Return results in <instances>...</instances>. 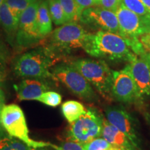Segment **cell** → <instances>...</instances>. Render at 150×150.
Returning <instances> with one entry per match:
<instances>
[{
  "mask_svg": "<svg viewBox=\"0 0 150 150\" xmlns=\"http://www.w3.org/2000/svg\"><path fill=\"white\" fill-rule=\"evenodd\" d=\"M82 48L91 56L112 61L131 63L138 58L122 36L102 30L94 34L88 33Z\"/></svg>",
  "mask_w": 150,
  "mask_h": 150,
  "instance_id": "1",
  "label": "cell"
},
{
  "mask_svg": "<svg viewBox=\"0 0 150 150\" xmlns=\"http://www.w3.org/2000/svg\"><path fill=\"white\" fill-rule=\"evenodd\" d=\"M54 55L50 49L38 48L17 57L13 69L15 74L21 77L56 79L50 71Z\"/></svg>",
  "mask_w": 150,
  "mask_h": 150,
  "instance_id": "2",
  "label": "cell"
},
{
  "mask_svg": "<svg viewBox=\"0 0 150 150\" xmlns=\"http://www.w3.org/2000/svg\"><path fill=\"white\" fill-rule=\"evenodd\" d=\"M70 64L83 75L106 100H112V70L106 62L102 60L79 59Z\"/></svg>",
  "mask_w": 150,
  "mask_h": 150,
  "instance_id": "3",
  "label": "cell"
},
{
  "mask_svg": "<svg viewBox=\"0 0 150 150\" xmlns=\"http://www.w3.org/2000/svg\"><path fill=\"white\" fill-rule=\"evenodd\" d=\"M1 123L10 136L22 140L29 147H50V142L35 141L30 138L23 110L17 104L4 105L1 114Z\"/></svg>",
  "mask_w": 150,
  "mask_h": 150,
  "instance_id": "4",
  "label": "cell"
},
{
  "mask_svg": "<svg viewBox=\"0 0 150 150\" xmlns=\"http://www.w3.org/2000/svg\"><path fill=\"white\" fill-rule=\"evenodd\" d=\"M104 117L95 108H89L76 121L71 123L67 138L83 145L102 136Z\"/></svg>",
  "mask_w": 150,
  "mask_h": 150,
  "instance_id": "5",
  "label": "cell"
},
{
  "mask_svg": "<svg viewBox=\"0 0 150 150\" xmlns=\"http://www.w3.org/2000/svg\"><path fill=\"white\" fill-rule=\"evenodd\" d=\"M56 79L59 80L74 95L88 102L97 100L96 93L87 79L70 64H59L52 69Z\"/></svg>",
  "mask_w": 150,
  "mask_h": 150,
  "instance_id": "6",
  "label": "cell"
},
{
  "mask_svg": "<svg viewBox=\"0 0 150 150\" xmlns=\"http://www.w3.org/2000/svg\"><path fill=\"white\" fill-rule=\"evenodd\" d=\"M87 33L77 22H67L52 33L50 50L69 52L74 49L82 48Z\"/></svg>",
  "mask_w": 150,
  "mask_h": 150,
  "instance_id": "7",
  "label": "cell"
},
{
  "mask_svg": "<svg viewBox=\"0 0 150 150\" xmlns=\"http://www.w3.org/2000/svg\"><path fill=\"white\" fill-rule=\"evenodd\" d=\"M106 120L128 137L134 145L140 149L139 122L122 106H108L105 110Z\"/></svg>",
  "mask_w": 150,
  "mask_h": 150,
  "instance_id": "8",
  "label": "cell"
},
{
  "mask_svg": "<svg viewBox=\"0 0 150 150\" xmlns=\"http://www.w3.org/2000/svg\"><path fill=\"white\" fill-rule=\"evenodd\" d=\"M40 2V1H33L20 16L16 35L19 45H32L44 38L40 33L37 22V11Z\"/></svg>",
  "mask_w": 150,
  "mask_h": 150,
  "instance_id": "9",
  "label": "cell"
},
{
  "mask_svg": "<svg viewBox=\"0 0 150 150\" xmlns=\"http://www.w3.org/2000/svg\"><path fill=\"white\" fill-rule=\"evenodd\" d=\"M80 22L90 27L120 35V27L115 12L102 7H90L82 12Z\"/></svg>",
  "mask_w": 150,
  "mask_h": 150,
  "instance_id": "10",
  "label": "cell"
},
{
  "mask_svg": "<svg viewBox=\"0 0 150 150\" xmlns=\"http://www.w3.org/2000/svg\"><path fill=\"white\" fill-rule=\"evenodd\" d=\"M112 95L120 102L133 103L139 100L138 88L131 74L125 69L112 70Z\"/></svg>",
  "mask_w": 150,
  "mask_h": 150,
  "instance_id": "11",
  "label": "cell"
},
{
  "mask_svg": "<svg viewBox=\"0 0 150 150\" xmlns=\"http://www.w3.org/2000/svg\"><path fill=\"white\" fill-rule=\"evenodd\" d=\"M134 78L139 98L150 96V56L146 52L125 67Z\"/></svg>",
  "mask_w": 150,
  "mask_h": 150,
  "instance_id": "12",
  "label": "cell"
},
{
  "mask_svg": "<svg viewBox=\"0 0 150 150\" xmlns=\"http://www.w3.org/2000/svg\"><path fill=\"white\" fill-rule=\"evenodd\" d=\"M120 27V35L126 38L140 37L149 32V29L142 19L127 8L123 4L115 12Z\"/></svg>",
  "mask_w": 150,
  "mask_h": 150,
  "instance_id": "13",
  "label": "cell"
},
{
  "mask_svg": "<svg viewBox=\"0 0 150 150\" xmlns=\"http://www.w3.org/2000/svg\"><path fill=\"white\" fill-rule=\"evenodd\" d=\"M19 100H36L42 93L47 91L48 83L42 80L27 79L13 86Z\"/></svg>",
  "mask_w": 150,
  "mask_h": 150,
  "instance_id": "14",
  "label": "cell"
},
{
  "mask_svg": "<svg viewBox=\"0 0 150 150\" xmlns=\"http://www.w3.org/2000/svg\"><path fill=\"white\" fill-rule=\"evenodd\" d=\"M102 136L112 145L121 150H140L131 142L126 135L108 122L105 118L103 120Z\"/></svg>",
  "mask_w": 150,
  "mask_h": 150,
  "instance_id": "15",
  "label": "cell"
},
{
  "mask_svg": "<svg viewBox=\"0 0 150 150\" xmlns=\"http://www.w3.org/2000/svg\"><path fill=\"white\" fill-rule=\"evenodd\" d=\"M37 22L39 31L43 38L52 33V20L47 1H40L37 11Z\"/></svg>",
  "mask_w": 150,
  "mask_h": 150,
  "instance_id": "16",
  "label": "cell"
},
{
  "mask_svg": "<svg viewBox=\"0 0 150 150\" xmlns=\"http://www.w3.org/2000/svg\"><path fill=\"white\" fill-rule=\"evenodd\" d=\"M20 20L16 18L4 1L0 6V24L8 35L17 33Z\"/></svg>",
  "mask_w": 150,
  "mask_h": 150,
  "instance_id": "17",
  "label": "cell"
},
{
  "mask_svg": "<svg viewBox=\"0 0 150 150\" xmlns=\"http://www.w3.org/2000/svg\"><path fill=\"white\" fill-rule=\"evenodd\" d=\"M61 110L65 118L70 123L76 121L86 111L81 103L74 100H69L63 103L62 104Z\"/></svg>",
  "mask_w": 150,
  "mask_h": 150,
  "instance_id": "18",
  "label": "cell"
},
{
  "mask_svg": "<svg viewBox=\"0 0 150 150\" xmlns=\"http://www.w3.org/2000/svg\"><path fill=\"white\" fill-rule=\"evenodd\" d=\"M122 4L142 19L150 32V11L141 0H122Z\"/></svg>",
  "mask_w": 150,
  "mask_h": 150,
  "instance_id": "19",
  "label": "cell"
},
{
  "mask_svg": "<svg viewBox=\"0 0 150 150\" xmlns=\"http://www.w3.org/2000/svg\"><path fill=\"white\" fill-rule=\"evenodd\" d=\"M47 3L52 22L56 25L61 26L68 22L59 0H48Z\"/></svg>",
  "mask_w": 150,
  "mask_h": 150,
  "instance_id": "20",
  "label": "cell"
},
{
  "mask_svg": "<svg viewBox=\"0 0 150 150\" xmlns=\"http://www.w3.org/2000/svg\"><path fill=\"white\" fill-rule=\"evenodd\" d=\"M63 7L68 22H77L80 21L81 13L74 0H59Z\"/></svg>",
  "mask_w": 150,
  "mask_h": 150,
  "instance_id": "21",
  "label": "cell"
},
{
  "mask_svg": "<svg viewBox=\"0 0 150 150\" xmlns=\"http://www.w3.org/2000/svg\"><path fill=\"white\" fill-rule=\"evenodd\" d=\"M20 140L14 137H4L0 138V150H35Z\"/></svg>",
  "mask_w": 150,
  "mask_h": 150,
  "instance_id": "22",
  "label": "cell"
},
{
  "mask_svg": "<svg viewBox=\"0 0 150 150\" xmlns=\"http://www.w3.org/2000/svg\"><path fill=\"white\" fill-rule=\"evenodd\" d=\"M33 1V0H4V2L18 20L22 13Z\"/></svg>",
  "mask_w": 150,
  "mask_h": 150,
  "instance_id": "23",
  "label": "cell"
},
{
  "mask_svg": "<svg viewBox=\"0 0 150 150\" xmlns=\"http://www.w3.org/2000/svg\"><path fill=\"white\" fill-rule=\"evenodd\" d=\"M42 104L52 107L59 106L62 102V97L59 93L54 91H46L36 99Z\"/></svg>",
  "mask_w": 150,
  "mask_h": 150,
  "instance_id": "24",
  "label": "cell"
},
{
  "mask_svg": "<svg viewBox=\"0 0 150 150\" xmlns=\"http://www.w3.org/2000/svg\"><path fill=\"white\" fill-rule=\"evenodd\" d=\"M82 145L84 150H115L116 148L104 138H95Z\"/></svg>",
  "mask_w": 150,
  "mask_h": 150,
  "instance_id": "25",
  "label": "cell"
},
{
  "mask_svg": "<svg viewBox=\"0 0 150 150\" xmlns=\"http://www.w3.org/2000/svg\"><path fill=\"white\" fill-rule=\"evenodd\" d=\"M50 147H52L55 150H84L81 144L77 142L72 141V140L63 142L60 145L50 143Z\"/></svg>",
  "mask_w": 150,
  "mask_h": 150,
  "instance_id": "26",
  "label": "cell"
},
{
  "mask_svg": "<svg viewBox=\"0 0 150 150\" xmlns=\"http://www.w3.org/2000/svg\"><path fill=\"white\" fill-rule=\"evenodd\" d=\"M122 4V0H99L98 6L115 13Z\"/></svg>",
  "mask_w": 150,
  "mask_h": 150,
  "instance_id": "27",
  "label": "cell"
},
{
  "mask_svg": "<svg viewBox=\"0 0 150 150\" xmlns=\"http://www.w3.org/2000/svg\"><path fill=\"white\" fill-rule=\"evenodd\" d=\"M74 1L81 14L85 9L90 7L98 6L99 5V0H74Z\"/></svg>",
  "mask_w": 150,
  "mask_h": 150,
  "instance_id": "28",
  "label": "cell"
},
{
  "mask_svg": "<svg viewBox=\"0 0 150 150\" xmlns=\"http://www.w3.org/2000/svg\"><path fill=\"white\" fill-rule=\"evenodd\" d=\"M140 42L143 45L146 52L150 53V32L140 36Z\"/></svg>",
  "mask_w": 150,
  "mask_h": 150,
  "instance_id": "29",
  "label": "cell"
},
{
  "mask_svg": "<svg viewBox=\"0 0 150 150\" xmlns=\"http://www.w3.org/2000/svg\"><path fill=\"white\" fill-rule=\"evenodd\" d=\"M7 54L4 46L0 42V65L4 64L6 61Z\"/></svg>",
  "mask_w": 150,
  "mask_h": 150,
  "instance_id": "30",
  "label": "cell"
},
{
  "mask_svg": "<svg viewBox=\"0 0 150 150\" xmlns=\"http://www.w3.org/2000/svg\"><path fill=\"white\" fill-rule=\"evenodd\" d=\"M4 102H5V96L4 93L2 90L0 88V122H1V114L2 112V110L4 106Z\"/></svg>",
  "mask_w": 150,
  "mask_h": 150,
  "instance_id": "31",
  "label": "cell"
},
{
  "mask_svg": "<svg viewBox=\"0 0 150 150\" xmlns=\"http://www.w3.org/2000/svg\"><path fill=\"white\" fill-rule=\"evenodd\" d=\"M141 1L144 4V5L148 8V10L150 11V0H141Z\"/></svg>",
  "mask_w": 150,
  "mask_h": 150,
  "instance_id": "32",
  "label": "cell"
},
{
  "mask_svg": "<svg viewBox=\"0 0 150 150\" xmlns=\"http://www.w3.org/2000/svg\"><path fill=\"white\" fill-rule=\"evenodd\" d=\"M146 119H147L148 122H149L150 125V114H148V115H147V117H146Z\"/></svg>",
  "mask_w": 150,
  "mask_h": 150,
  "instance_id": "33",
  "label": "cell"
},
{
  "mask_svg": "<svg viewBox=\"0 0 150 150\" xmlns=\"http://www.w3.org/2000/svg\"><path fill=\"white\" fill-rule=\"evenodd\" d=\"M44 148L45 147H43V148H37V149H35V150H47V149H45Z\"/></svg>",
  "mask_w": 150,
  "mask_h": 150,
  "instance_id": "34",
  "label": "cell"
},
{
  "mask_svg": "<svg viewBox=\"0 0 150 150\" xmlns=\"http://www.w3.org/2000/svg\"><path fill=\"white\" fill-rule=\"evenodd\" d=\"M4 1V0H0V6L2 4V3Z\"/></svg>",
  "mask_w": 150,
  "mask_h": 150,
  "instance_id": "35",
  "label": "cell"
},
{
  "mask_svg": "<svg viewBox=\"0 0 150 150\" xmlns=\"http://www.w3.org/2000/svg\"><path fill=\"white\" fill-rule=\"evenodd\" d=\"M34 1H40V0H33Z\"/></svg>",
  "mask_w": 150,
  "mask_h": 150,
  "instance_id": "36",
  "label": "cell"
},
{
  "mask_svg": "<svg viewBox=\"0 0 150 150\" xmlns=\"http://www.w3.org/2000/svg\"><path fill=\"white\" fill-rule=\"evenodd\" d=\"M149 56H150V53H149Z\"/></svg>",
  "mask_w": 150,
  "mask_h": 150,
  "instance_id": "37",
  "label": "cell"
}]
</instances>
